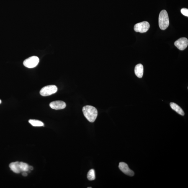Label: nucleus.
Wrapping results in <instances>:
<instances>
[{
    "label": "nucleus",
    "mask_w": 188,
    "mask_h": 188,
    "mask_svg": "<svg viewBox=\"0 0 188 188\" xmlns=\"http://www.w3.org/2000/svg\"><path fill=\"white\" fill-rule=\"evenodd\" d=\"M175 45L179 50H184L187 48L188 45V39L185 37H182L175 42Z\"/></svg>",
    "instance_id": "nucleus-6"
},
{
    "label": "nucleus",
    "mask_w": 188,
    "mask_h": 188,
    "mask_svg": "<svg viewBox=\"0 0 188 188\" xmlns=\"http://www.w3.org/2000/svg\"><path fill=\"white\" fill-rule=\"evenodd\" d=\"M119 167L123 173L127 176L132 177L135 175L134 172L129 168L128 165L125 163L120 162L119 163Z\"/></svg>",
    "instance_id": "nucleus-7"
},
{
    "label": "nucleus",
    "mask_w": 188,
    "mask_h": 188,
    "mask_svg": "<svg viewBox=\"0 0 188 188\" xmlns=\"http://www.w3.org/2000/svg\"><path fill=\"white\" fill-rule=\"evenodd\" d=\"M9 168L11 169L14 173L19 174L21 172L20 162H12L9 164Z\"/></svg>",
    "instance_id": "nucleus-10"
},
{
    "label": "nucleus",
    "mask_w": 188,
    "mask_h": 188,
    "mask_svg": "<svg viewBox=\"0 0 188 188\" xmlns=\"http://www.w3.org/2000/svg\"><path fill=\"white\" fill-rule=\"evenodd\" d=\"M170 106L173 110L176 111L178 114L182 116L185 115L184 112L182 108L177 104L175 103L174 102H171L170 103Z\"/></svg>",
    "instance_id": "nucleus-11"
},
{
    "label": "nucleus",
    "mask_w": 188,
    "mask_h": 188,
    "mask_svg": "<svg viewBox=\"0 0 188 188\" xmlns=\"http://www.w3.org/2000/svg\"><path fill=\"white\" fill-rule=\"evenodd\" d=\"M58 91V88L55 85H50L42 88L40 91L41 95L47 96L55 94Z\"/></svg>",
    "instance_id": "nucleus-3"
},
{
    "label": "nucleus",
    "mask_w": 188,
    "mask_h": 188,
    "mask_svg": "<svg viewBox=\"0 0 188 188\" xmlns=\"http://www.w3.org/2000/svg\"><path fill=\"white\" fill-rule=\"evenodd\" d=\"M181 12L183 15L188 17V9L186 8H183L181 10Z\"/></svg>",
    "instance_id": "nucleus-15"
},
{
    "label": "nucleus",
    "mask_w": 188,
    "mask_h": 188,
    "mask_svg": "<svg viewBox=\"0 0 188 188\" xmlns=\"http://www.w3.org/2000/svg\"><path fill=\"white\" fill-rule=\"evenodd\" d=\"M66 104L62 101H55L50 103V106L51 108L55 110H59L64 109L66 107Z\"/></svg>",
    "instance_id": "nucleus-8"
},
{
    "label": "nucleus",
    "mask_w": 188,
    "mask_h": 188,
    "mask_svg": "<svg viewBox=\"0 0 188 188\" xmlns=\"http://www.w3.org/2000/svg\"><path fill=\"white\" fill-rule=\"evenodd\" d=\"M92 188V187H88V188Z\"/></svg>",
    "instance_id": "nucleus-19"
},
{
    "label": "nucleus",
    "mask_w": 188,
    "mask_h": 188,
    "mask_svg": "<svg viewBox=\"0 0 188 188\" xmlns=\"http://www.w3.org/2000/svg\"><path fill=\"white\" fill-rule=\"evenodd\" d=\"M158 24L160 28L163 30L167 28L169 25V18L167 12L165 10H163L160 13Z\"/></svg>",
    "instance_id": "nucleus-2"
},
{
    "label": "nucleus",
    "mask_w": 188,
    "mask_h": 188,
    "mask_svg": "<svg viewBox=\"0 0 188 188\" xmlns=\"http://www.w3.org/2000/svg\"><path fill=\"white\" fill-rule=\"evenodd\" d=\"M83 112L85 117L90 122H94L98 116V111L95 107L87 105L83 107Z\"/></svg>",
    "instance_id": "nucleus-1"
},
{
    "label": "nucleus",
    "mask_w": 188,
    "mask_h": 188,
    "mask_svg": "<svg viewBox=\"0 0 188 188\" xmlns=\"http://www.w3.org/2000/svg\"><path fill=\"white\" fill-rule=\"evenodd\" d=\"M33 169V168L32 166H29V170H32Z\"/></svg>",
    "instance_id": "nucleus-17"
},
{
    "label": "nucleus",
    "mask_w": 188,
    "mask_h": 188,
    "mask_svg": "<svg viewBox=\"0 0 188 188\" xmlns=\"http://www.w3.org/2000/svg\"><path fill=\"white\" fill-rule=\"evenodd\" d=\"M135 75L138 77L141 78L143 77L144 73L143 65L141 64H139L135 66Z\"/></svg>",
    "instance_id": "nucleus-9"
},
{
    "label": "nucleus",
    "mask_w": 188,
    "mask_h": 188,
    "mask_svg": "<svg viewBox=\"0 0 188 188\" xmlns=\"http://www.w3.org/2000/svg\"><path fill=\"white\" fill-rule=\"evenodd\" d=\"M150 28V24L147 21H143L135 24L134 30L135 32L144 33L146 32Z\"/></svg>",
    "instance_id": "nucleus-5"
},
{
    "label": "nucleus",
    "mask_w": 188,
    "mask_h": 188,
    "mask_svg": "<svg viewBox=\"0 0 188 188\" xmlns=\"http://www.w3.org/2000/svg\"><path fill=\"white\" fill-rule=\"evenodd\" d=\"M29 122L31 125L34 127H42L44 126L43 123L39 120H30L29 121Z\"/></svg>",
    "instance_id": "nucleus-12"
},
{
    "label": "nucleus",
    "mask_w": 188,
    "mask_h": 188,
    "mask_svg": "<svg viewBox=\"0 0 188 188\" xmlns=\"http://www.w3.org/2000/svg\"><path fill=\"white\" fill-rule=\"evenodd\" d=\"M87 178L90 181H94L95 179V172L94 170L92 169L88 172L87 174Z\"/></svg>",
    "instance_id": "nucleus-13"
},
{
    "label": "nucleus",
    "mask_w": 188,
    "mask_h": 188,
    "mask_svg": "<svg viewBox=\"0 0 188 188\" xmlns=\"http://www.w3.org/2000/svg\"><path fill=\"white\" fill-rule=\"evenodd\" d=\"M21 172H27L29 171V166L25 163L20 162Z\"/></svg>",
    "instance_id": "nucleus-14"
},
{
    "label": "nucleus",
    "mask_w": 188,
    "mask_h": 188,
    "mask_svg": "<svg viewBox=\"0 0 188 188\" xmlns=\"http://www.w3.org/2000/svg\"><path fill=\"white\" fill-rule=\"evenodd\" d=\"M22 174L24 176H27V174L26 172H24Z\"/></svg>",
    "instance_id": "nucleus-16"
},
{
    "label": "nucleus",
    "mask_w": 188,
    "mask_h": 188,
    "mask_svg": "<svg viewBox=\"0 0 188 188\" xmlns=\"http://www.w3.org/2000/svg\"><path fill=\"white\" fill-rule=\"evenodd\" d=\"M40 60L37 57L32 56L26 59L24 62V65L26 67L32 68L35 67L39 63Z\"/></svg>",
    "instance_id": "nucleus-4"
},
{
    "label": "nucleus",
    "mask_w": 188,
    "mask_h": 188,
    "mask_svg": "<svg viewBox=\"0 0 188 188\" xmlns=\"http://www.w3.org/2000/svg\"><path fill=\"white\" fill-rule=\"evenodd\" d=\"M1 100H0V104H1Z\"/></svg>",
    "instance_id": "nucleus-18"
}]
</instances>
